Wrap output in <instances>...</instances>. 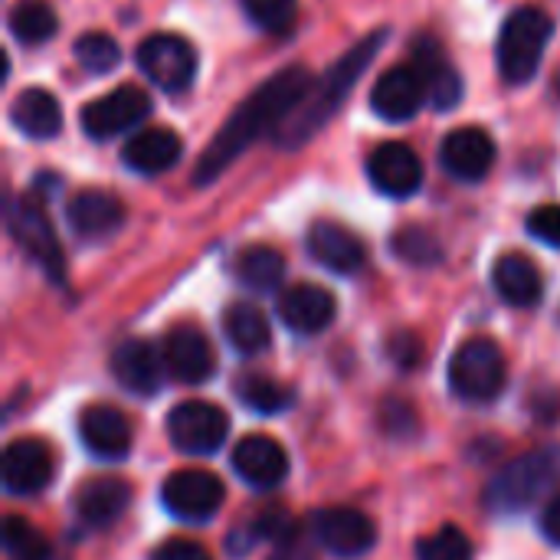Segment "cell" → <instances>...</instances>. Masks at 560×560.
<instances>
[{
  "label": "cell",
  "mask_w": 560,
  "mask_h": 560,
  "mask_svg": "<svg viewBox=\"0 0 560 560\" xmlns=\"http://www.w3.org/2000/svg\"><path fill=\"white\" fill-rule=\"evenodd\" d=\"M312 72L305 66H289L276 72L266 85H259L217 131V138L207 144L194 167V184H213L249 144H256L262 135L276 131L289 121V115L305 102L312 92Z\"/></svg>",
  "instance_id": "6da1fadb"
},
{
  "label": "cell",
  "mask_w": 560,
  "mask_h": 560,
  "mask_svg": "<svg viewBox=\"0 0 560 560\" xmlns=\"http://www.w3.org/2000/svg\"><path fill=\"white\" fill-rule=\"evenodd\" d=\"M387 30H377L371 33L368 39H361L354 49H348L325 75L322 82L312 85V92L305 95V102L289 115V121L282 125L279 131V144L282 148H299L305 144L312 135H318L325 128V121L345 105V98L351 95V89L358 85V79L368 72V66L374 62L377 49L387 43Z\"/></svg>",
  "instance_id": "7a4b0ae2"
},
{
  "label": "cell",
  "mask_w": 560,
  "mask_h": 560,
  "mask_svg": "<svg viewBox=\"0 0 560 560\" xmlns=\"http://www.w3.org/2000/svg\"><path fill=\"white\" fill-rule=\"evenodd\" d=\"M555 36V20L541 10V7H518L509 13V20L502 23L499 33V46H495V59H499V72L509 85H525L535 79L541 59H545V46Z\"/></svg>",
  "instance_id": "3957f363"
},
{
  "label": "cell",
  "mask_w": 560,
  "mask_h": 560,
  "mask_svg": "<svg viewBox=\"0 0 560 560\" xmlns=\"http://www.w3.org/2000/svg\"><path fill=\"white\" fill-rule=\"evenodd\" d=\"M560 482V446L535 450L509 463L486 492V505L499 515H515L535 505L551 486Z\"/></svg>",
  "instance_id": "277c9868"
},
{
  "label": "cell",
  "mask_w": 560,
  "mask_h": 560,
  "mask_svg": "<svg viewBox=\"0 0 560 560\" xmlns=\"http://www.w3.org/2000/svg\"><path fill=\"white\" fill-rule=\"evenodd\" d=\"M509 384V364L492 338H469L450 361V387L466 404H492Z\"/></svg>",
  "instance_id": "5b68a950"
},
{
  "label": "cell",
  "mask_w": 560,
  "mask_h": 560,
  "mask_svg": "<svg viewBox=\"0 0 560 560\" xmlns=\"http://www.w3.org/2000/svg\"><path fill=\"white\" fill-rule=\"evenodd\" d=\"M230 433V417L210 400H184L167 413V440L184 456H213Z\"/></svg>",
  "instance_id": "8992f818"
},
{
  "label": "cell",
  "mask_w": 560,
  "mask_h": 560,
  "mask_svg": "<svg viewBox=\"0 0 560 560\" xmlns=\"http://www.w3.org/2000/svg\"><path fill=\"white\" fill-rule=\"evenodd\" d=\"M138 69L164 92L177 95V92H187L194 85V75H197V52L194 46L177 36V33H154L148 36L138 52Z\"/></svg>",
  "instance_id": "52a82bcc"
},
{
  "label": "cell",
  "mask_w": 560,
  "mask_h": 560,
  "mask_svg": "<svg viewBox=\"0 0 560 560\" xmlns=\"http://www.w3.org/2000/svg\"><path fill=\"white\" fill-rule=\"evenodd\" d=\"M161 502L174 518L190 522V525H203V522H213L217 512L223 509L226 489L213 472L180 469V472H171L167 482L161 486Z\"/></svg>",
  "instance_id": "ba28073f"
},
{
  "label": "cell",
  "mask_w": 560,
  "mask_h": 560,
  "mask_svg": "<svg viewBox=\"0 0 560 560\" xmlns=\"http://www.w3.org/2000/svg\"><path fill=\"white\" fill-rule=\"evenodd\" d=\"M7 223H10V233L13 240L46 269L49 279L62 282V272H66V259H62V249H59V240L52 233V223L46 220L43 207L33 200V197H20L10 203V213H7Z\"/></svg>",
  "instance_id": "9c48e42d"
},
{
  "label": "cell",
  "mask_w": 560,
  "mask_h": 560,
  "mask_svg": "<svg viewBox=\"0 0 560 560\" xmlns=\"http://www.w3.org/2000/svg\"><path fill=\"white\" fill-rule=\"evenodd\" d=\"M312 538L335 558L351 560L368 555L377 541V528L374 522L348 505H335V509H322L312 518Z\"/></svg>",
  "instance_id": "30bf717a"
},
{
  "label": "cell",
  "mask_w": 560,
  "mask_h": 560,
  "mask_svg": "<svg viewBox=\"0 0 560 560\" xmlns=\"http://www.w3.org/2000/svg\"><path fill=\"white\" fill-rule=\"evenodd\" d=\"M151 112V98L148 92H141L138 85H118L102 98H92L82 108V128L89 138L105 141L115 138L128 128H135L138 121H144Z\"/></svg>",
  "instance_id": "8fae6325"
},
{
  "label": "cell",
  "mask_w": 560,
  "mask_h": 560,
  "mask_svg": "<svg viewBox=\"0 0 560 560\" xmlns=\"http://www.w3.org/2000/svg\"><path fill=\"white\" fill-rule=\"evenodd\" d=\"M164 368L180 384H203L217 371V354L210 338L197 325H174L161 341Z\"/></svg>",
  "instance_id": "7c38bea8"
},
{
  "label": "cell",
  "mask_w": 560,
  "mask_h": 560,
  "mask_svg": "<svg viewBox=\"0 0 560 560\" xmlns=\"http://www.w3.org/2000/svg\"><path fill=\"white\" fill-rule=\"evenodd\" d=\"M368 177L381 194L407 200L423 187V161L410 144L387 141L368 158Z\"/></svg>",
  "instance_id": "4fadbf2b"
},
{
  "label": "cell",
  "mask_w": 560,
  "mask_h": 560,
  "mask_svg": "<svg viewBox=\"0 0 560 560\" xmlns=\"http://www.w3.org/2000/svg\"><path fill=\"white\" fill-rule=\"evenodd\" d=\"M79 440L95 459H108V463L125 459L135 443L128 417L112 404H89L79 413Z\"/></svg>",
  "instance_id": "5bb4252c"
},
{
  "label": "cell",
  "mask_w": 560,
  "mask_h": 560,
  "mask_svg": "<svg viewBox=\"0 0 560 560\" xmlns=\"http://www.w3.org/2000/svg\"><path fill=\"white\" fill-rule=\"evenodd\" d=\"M112 374L115 381L138 394V397H154L164 384V354L161 348H154L144 338H125L115 351H112Z\"/></svg>",
  "instance_id": "9a60e30c"
},
{
  "label": "cell",
  "mask_w": 560,
  "mask_h": 560,
  "mask_svg": "<svg viewBox=\"0 0 560 560\" xmlns=\"http://www.w3.org/2000/svg\"><path fill=\"white\" fill-rule=\"evenodd\" d=\"M427 98V82L417 66H394L371 89V108L384 121H410Z\"/></svg>",
  "instance_id": "2e32d148"
},
{
  "label": "cell",
  "mask_w": 560,
  "mask_h": 560,
  "mask_svg": "<svg viewBox=\"0 0 560 560\" xmlns=\"http://www.w3.org/2000/svg\"><path fill=\"white\" fill-rule=\"evenodd\" d=\"M233 472L249 486V489H276L285 476H289V456L282 450L279 440L253 433L243 436L233 446Z\"/></svg>",
  "instance_id": "e0dca14e"
},
{
  "label": "cell",
  "mask_w": 560,
  "mask_h": 560,
  "mask_svg": "<svg viewBox=\"0 0 560 560\" xmlns=\"http://www.w3.org/2000/svg\"><path fill=\"white\" fill-rule=\"evenodd\" d=\"M440 161H443L446 174H453L456 180L476 184L495 164V141L482 128H472V125L456 128L446 135V141L440 148Z\"/></svg>",
  "instance_id": "ac0fdd59"
},
{
  "label": "cell",
  "mask_w": 560,
  "mask_h": 560,
  "mask_svg": "<svg viewBox=\"0 0 560 560\" xmlns=\"http://www.w3.org/2000/svg\"><path fill=\"white\" fill-rule=\"evenodd\" d=\"M52 479V453L43 440L23 436L3 450V486L10 495H36Z\"/></svg>",
  "instance_id": "d6986e66"
},
{
  "label": "cell",
  "mask_w": 560,
  "mask_h": 560,
  "mask_svg": "<svg viewBox=\"0 0 560 560\" xmlns=\"http://www.w3.org/2000/svg\"><path fill=\"white\" fill-rule=\"evenodd\" d=\"M338 315V302L328 289L312 282H295L279 295V318L295 335H318Z\"/></svg>",
  "instance_id": "ffe728a7"
},
{
  "label": "cell",
  "mask_w": 560,
  "mask_h": 560,
  "mask_svg": "<svg viewBox=\"0 0 560 560\" xmlns=\"http://www.w3.org/2000/svg\"><path fill=\"white\" fill-rule=\"evenodd\" d=\"M66 220H69V226H72L75 236H82V240H105V236H112V233L121 230V223H125V203L115 194H108V190L89 187V190H79L69 200Z\"/></svg>",
  "instance_id": "44dd1931"
},
{
  "label": "cell",
  "mask_w": 560,
  "mask_h": 560,
  "mask_svg": "<svg viewBox=\"0 0 560 560\" xmlns=\"http://www.w3.org/2000/svg\"><path fill=\"white\" fill-rule=\"evenodd\" d=\"M413 66L420 69V75L427 82V95H430V102L440 112L459 105V98H463V79H459L456 66L446 59V52H443V46H440L436 36L423 33L413 43Z\"/></svg>",
  "instance_id": "7402d4cb"
},
{
  "label": "cell",
  "mask_w": 560,
  "mask_h": 560,
  "mask_svg": "<svg viewBox=\"0 0 560 560\" xmlns=\"http://www.w3.org/2000/svg\"><path fill=\"white\" fill-rule=\"evenodd\" d=\"M308 253L318 266L338 272V276H351L364 266V243L358 233H351L341 223L331 220H318L308 230Z\"/></svg>",
  "instance_id": "603a6c76"
},
{
  "label": "cell",
  "mask_w": 560,
  "mask_h": 560,
  "mask_svg": "<svg viewBox=\"0 0 560 560\" xmlns=\"http://www.w3.org/2000/svg\"><path fill=\"white\" fill-rule=\"evenodd\" d=\"M184 154V141L177 138V131L158 125V128H141L138 135L128 138V144L121 148V161L144 174V177H154V174H164L171 171Z\"/></svg>",
  "instance_id": "cb8c5ba5"
},
{
  "label": "cell",
  "mask_w": 560,
  "mask_h": 560,
  "mask_svg": "<svg viewBox=\"0 0 560 560\" xmlns=\"http://www.w3.org/2000/svg\"><path fill=\"white\" fill-rule=\"evenodd\" d=\"M128 502H131V489L125 479L95 476L75 492V515L89 528H108L125 515Z\"/></svg>",
  "instance_id": "d4e9b609"
},
{
  "label": "cell",
  "mask_w": 560,
  "mask_h": 560,
  "mask_svg": "<svg viewBox=\"0 0 560 560\" xmlns=\"http://www.w3.org/2000/svg\"><path fill=\"white\" fill-rule=\"evenodd\" d=\"M492 282H495V292L515 308H532L545 295V279L538 266L522 253H505L492 269Z\"/></svg>",
  "instance_id": "484cf974"
},
{
  "label": "cell",
  "mask_w": 560,
  "mask_h": 560,
  "mask_svg": "<svg viewBox=\"0 0 560 560\" xmlns=\"http://www.w3.org/2000/svg\"><path fill=\"white\" fill-rule=\"evenodd\" d=\"M10 121L16 125L20 135H26L33 141L56 138L59 128H62L59 98L52 92H46V89H23L10 105Z\"/></svg>",
  "instance_id": "4316f807"
},
{
  "label": "cell",
  "mask_w": 560,
  "mask_h": 560,
  "mask_svg": "<svg viewBox=\"0 0 560 560\" xmlns=\"http://www.w3.org/2000/svg\"><path fill=\"white\" fill-rule=\"evenodd\" d=\"M223 335H226L230 348L246 354V358L266 351L269 338H272L266 312L259 305H253V302H233L223 312Z\"/></svg>",
  "instance_id": "83f0119b"
},
{
  "label": "cell",
  "mask_w": 560,
  "mask_h": 560,
  "mask_svg": "<svg viewBox=\"0 0 560 560\" xmlns=\"http://www.w3.org/2000/svg\"><path fill=\"white\" fill-rule=\"evenodd\" d=\"M236 279L249 292H272L285 279V259L272 246H246L236 256Z\"/></svg>",
  "instance_id": "f1b7e54d"
},
{
  "label": "cell",
  "mask_w": 560,
  "mask_h": 560,
  "mask_svg": "<svg viewBox=\"0 0 560 560\" xmlns=\"http://www.w3.org/2000/svg\"><path fill=\"white\" fill-rule=\"evenodd\" d=\"M10 33L23 46H43L56 36V13L43 0H16L10 10Z\"/></svg>",
  "instance_id": "f546056e"
},
{
  "label": "cell",
  "mask_w": 560,
  "mask_h": 560,
  "mask_svg": "<svg viewBox=\"0 0 560 560\" xmlns=\"http://www.w3.org/2000/svg\"><path fill=\"white\" fill-rule=\"evenodd\" d=\"M236 397H240V404H246L253 413H262V417H272V413H282L285 407H292L289 404L292 394L266 374H243L236 381Z\"/></svg>",
  "instance_id": "4dcf8cb0"
},
{
  "label": "cell",
  "mask_w": 560,
  "mask_h": 560,
  "mask_svg": "<svg viewBox=\"0 0 560 560\" xmlns=\"http://www.w3.org/2000/svg\"><path fill=\"white\" fill-rule=\"evenodd\" d=\"M3 555L7 560H49V545L36 525L10 515L3 522Z\"/></svg>",
  "instance_id": "1f68e13d"
},
{
  "label": "cell",
  "mask_w": 560,
  "mask_h": 560,
  "mask_svg": "<svg viewBox=\"0 0 560 560\" xmlns=\"http://www.w3.org/2000/svg\"><path fill=\"white\" fill-rule=\"evenodd\" d=\"M240 7L262 33H272V36L292 33L299 20V0H240Z\"/></svg>",
  "instance_id": "d6a6232c"
},
{
  "label": "cell",
  "mask_w": 560,
  "mask_h": 560,
  "mask_svg": "<svg viewBox=\"0 0 560 560\" xmlns=\"http://www.w3.org/2000/svg\"><path fill=\"white\" fill-rule=\"evenodd\" d=\"M72 49H75L79 66L85 72H95V75L112 72L121 62V49H118V43L108 33H82Z\"/></svg>",
  "instance_id": "836d02e7"
},
{
  "label": "cell",
  "mask_w": 560,
  "mask_h": 560,
  "mask_svg": "<svg viewBox=\"0 0 560 560\" xmlns=\"http://www.w3.org/2000/svg\"><path fill=\"white\" fill-rule=\"evenodd\" d=\"M417 560H472V545L463 528L446 525L417 545Z\"/></svg>",
  "instance_id": "e575fe53"
},
{
  "label": "cell",
  "mask_w": 560,
  "mask_h": 560,
  "mask_svg": "<svg viewBox=\"0 0 560 560\" xmlns=\"http://www.w3.org/2000/svg\"><path fill=\"white\" fill-rule=\"evenodd\" d=\"M394 253L410 266H433V262L443 259V249H440L436 236L427 233V230H417V226H407V230H400L394 236Z\"/></svg>",
  "instance_id": "d590c367"
},
{
  "label": "cell",
  "mask_w": 560,
  "mask_h": 560,
  "mask_svg": "<svg viewBox=\"0 0 560 560\" xmlns=\"http://www.w3.org/2000/svg\"><path fill=\"white\" fill-rule=\"evenodd\" d=\"M528 233L548 246H558L560 249V207L558 203H545L538 210L528 213Z\"/></svg>",
  "instance_id": "8d00e7d4"
},
{
  "label": "cell",
  "mask_w": 560,
  "mask_h": 560,
  "mask_svg": "<svg viewBox=\"0 0 560 560\" xmlns=\"http://www.w3.org/2000/svg\"><path fill=\"white\" fill-rule=\"evenodd\" d=\"M387 348H390V358H394L400 368H417L420 358H423V345H420V338H417L413 331H397V335L387 341Z\"/></svg>",
  "instance_id": "74e56055"
},
{
  "label": "cell",
  "mask_w": 560,
  "mask_h": 560,
  "mask_svg": "<svg viewBox=\"0 0 560 560\" xmlns=\"http://www.w3.org/2000/svg\"><path fill=\"white\" fill-rule=\"evenodd\" d=\"M151 560H210V551L190 538H171V541L158 545Z\"/></svg>",
  "instance_id": "f35d334b"
},
{
  "label": "cell",
  "mask_w": 560,
  "mask_h": 560,
  "mask_svg": "<svg viewBox=\"0 0 560 560\" xmlns=\"http://www.w3.org/2000/svg\"><path fill=\"white\" fill-rule=\"evenodd\" d=\"M541 535L560 548V492L541 509Z\"/></svg>",
  "instance_id": "ab89813d"
},
{
  "label": "cell",
  "mask_w": 560,
  "mask_h": 560,
  "mask_svg": "<svg viewBox=\"0 0 560 560\" xmlns=\"http://www.w3.org/2000/svg\"><path fill=\"white\" fill-rule=\"evenodd\" d=\"M272 560H312L308 558V551L305 548H299V545H292L289 551H282V555H276Z\"/></svg>",
  "instance_id": "60d3db41"
},
{
  "label": "cell",
  "mask_w": 560,
  "mask_h": 560,
  "mask_svg": "<svg viewBox=\"0 0 560 560\" xmlns=\"http://www.w3.org/2000/svg\"><path fill=\"white\" fill-rule=\"evenodd\" d=\"M558 95H560V75H558Z\"/></svg>",
  "instance_id": "b9f144b4"
}]
</instances>
